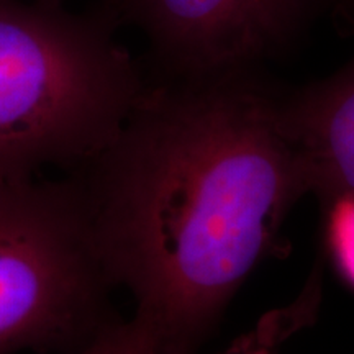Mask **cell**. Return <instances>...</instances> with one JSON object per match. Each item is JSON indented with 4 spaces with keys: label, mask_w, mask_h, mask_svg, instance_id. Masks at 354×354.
I'll return each mask as SVG.
<instances>
[{
    "label": "cell",
    "mask_w": 354,
    "mask_h": 354,
    "mask_svg": "<svg viewBox=\"0 0 354 354\" xmlns=\"http://www.w3.org/2000/svg\"><path fill=\"white\" fill-rule=\"evenodd\" d=\"M115 286L166 354H194L308 194L258 73L148 79L120 133L74 171Z\"/></svg>",
    "instance_id": "1"
},
{
    "label": "cell",
    "mask_w": 354,
    "mask_h": 354,
    "mask_svg": "<svg viewBox=\"0 0 354 354\" xmlns=\"http://www.w3.org/2000/svg\"><path fill=\"white\" fill-rule=\"evenodd\" d=\"M102 7L0 0V179L74 172L115 140L148 79Z\"/></svg>",
    "instance_id": "2"
},
{
    "label": "cell",
    "mask_w": 354,
    "mask_h": 354,
    "mask_svg": "<svg viewBox=\"0 0 354 354\" xmlns=\"http://www.w3.org/2000/svg\"><path fill=\"white\" fill-rule=\"evenodd\" d=\"M76 172L0 179V354L79 351L117 318Z\"/></svg>",
    "instance_id": "3"
},
{
    "label": "cell",
    "mask_w": 354,
    "mask_h": 354,
    "mask_svg": "<svg viewBox=\"0 0 354 354\" xmlns=\"http://www.w3.org/2000/svg\"><path fill=\"white\" fill-rule=\"evenodd\" d=\"M118 25L143 33L159 77L258 73L312 24L318 0H102Z\"/></svg>",
    "instance_id": "4"
},
{
    "label": "cell",
    "mask_w": 354,
    "mask_h": 354,
    "mask_svg": "<svg viewBox=\"0 0 354 354\" xmlns=\"http://www.w3.org/2000/svg\"><path fill=\"white\" fill-rule=\"evenodd\" d=\"M282 115L308 192L323 205L354 194V59L328 77L282 94Z\"/></svg>",
    "instance_id": "5"
},
{
    "label": "cell",
    "mask_w": 354,
    "mask_h": 354,
    "mask_svg": "<svg viewBox=\"0 0 354 354\" xmlns=\"http://www.w3.org/2000/svg\"><path fill=\"white\" fill-rule=\"evenodd\" d=\"M320 299V276L317 272L310 279L307 289L290 307L274 310L266 315L253 330L240 338L221 354H277L282 342L292 336L295 330L307 325L315 317Z\"/></svg>",
    "instance_id": "6"
},
{
    "label": "cell",
    "mask_w": 354,
    "mask_h": 354,
    "mask_svg": "<svg viewBox=\"0 0 354 354\" xmlns=\"http://www.w3.org/2000/svg\"><path fill=\"white\" fill-rule=\"evenodd\" d=\"M326 248L336 271L354 289V194L325 203Z\"/></svg>",
    "instance_id": "7"
},
{
    "label": "cell",
    "mask_w": 354,
    "mask_h": 354,
    "mask_svg": "<svg viewBox=\"0 0 354 354\" xmlns=\"http://www.w3.org/2000/svg\"><path fill=\"white\" fill-rule=\"evenodd\" d=\"M76 354H165L151 326L141 318L115 320Z\"/></svg>",
    "instance_id": "8"
},
{
    "label": "cell",
    "mask_w": 354,
    "mask_h": 354,
    "mask_svg": "<svg viewBox=\"0 0 354 354\" xmlns=\"http://www.w3.org/2000/svg\"><path fill=\"white\" fill-rule=\"evenodd\" d=\"M336 10L342 12L346 19H354V0H328Z\"/></svg>",
    "instance_id": "9"
}]
</instances>
